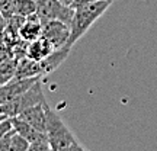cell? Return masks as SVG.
<instances>
[{"instance_id":"15","label":"cell","mask_w":157,"mask_h":151,"mask_svg":"<svg viewBox=\"0 0 157 151\" xmlns=\"http://www.w3.org/2000/svg\"><path fill=\"white\" fill-rule=\"evenodd\" d=\"M29 142L28 140H25L22 135H19L13 129V134L10 138V144H9V150L7 151H28Z\"/></svg>"},{"instance_id":"4","label":"cell","mask_w":157,"mask_h":151,"mask_svg":"<svg viewBox=\"0 0 157 151\" xmlns=\"http://www.w3.org/2000/svg\"><path fill=\"white\" fill-rule=\"evenodd\" d=\"M36 15L42 23L47 21H60L70 26L74 9L64 6L58 0H36Z\"/></svg>"},{"instance_id":"9","label":"cell","mask_w":157,"mask_h":151,"mask_svg":"<svg viewBox=\"0 0 157 151\" xmlns=\"http://www.w3.org/2000/svg\"><path fill=\"white\" fill-rule=\"evenodd\" d=\"M42 35V22L36 13L25 19L23 25L19 29V38L26 42H32Z\"/></svg>"},{"instance_id":"20","label":"cell","mask_w":157,"mask_h":151,"mask_svg":"<svg viewBox=\"0 0 157 151\" xmlns=\"http://www.w3.org/2000/svg\"><path fill=\"white\" fill-rule=\"evenodd\" d=\"M6 26H7V19H6V17L2 15V12H0V34L6 29Z\"/></svg>"},{"instance_id":"8","label":"cell","mask_w":157,"mask_h":151,"mask_svg":"<svg viewBox=\"0 0 157 151\" xmlns=\"http://www.w3.org/2000/svg\"><path fill=\"white\" fill-rule=\"evenodd\" d=\"M70 50H71L70 47L64 45V47H61V48L54 50L48 57H45L44 60L38 61L39 62V70H41V76L44 77V76H47V74L56 71L57 68L60 67L63 62L67 60L68 54H70Z\"/></svg>"},{"instance_id":"18","label":"cell","mask_w":157,"mask_h":151,"mask_svg":"<svg viewBox=\"0 0 157 151\" xmlns=\"http://www.w3.org/2000/svg\"><path fill=\"white\" fill-rule=\"evenodd\" d=\"M12 118H6V119H0V138L5 134H7L9 131H12Z\"/></svg>"},{"instance_id":"1","label":"cell","mask_w":157,"mask_h":151,"mask_svg":"<svg viewBox=\"0 0 157 151\" xmlns=\"http://www.w3.org/2000/svg\"><path fill=\"white\" fill-rule=\"evenodd\" d=\"M111 3L103 0H96L87 5H83L74 9V15L70 23V36L67 41V47H73L80 38L90 29V26L108 10Z\"/></svg>"},{"instance_id":"3","label":"cell","mask_w":157,"mask_h":151,"mask_svg":"<svg viewBox=\"0 0 157 151\" xmlns=\"http://www.w3.org/2000/svg\"><path fill=\"white\" fill-rule=\"evenodd\" d=\"M45 102H47V99H45L44 89H42V78H39L25 93H22L21 96L15 97L13 100L7 102L5 105H0V115L3 119L15 118L25 109L34 106V105H38V103H45Z\"/></svg>"},{"instance_id":"24","label":"cell","mask_w":157,"mask_h":151,"mask_svg":"<svg viewBox=\"0 0 157 151\" xmlns=\"http://www.w3.org/2000/svg\"><path fill=\"white\" fill-rule=\"evenodd\" d=\"M0 119H3V118H2V115H0Z\"/></svg>"},{"instance_id":"10","label":"cell","mask_w":157,"mask_h":151,"mask_svg":"<svg viewBox=\"0 0 157 151\" xmlns=\"http://www.w3.org/2000/svg\"><path fill=\"white\" fill-rule=\"evenodd\" d=\"M12 126L19 135H22L25 140H28V142H39V141H48V137L45 132H41L38 129H35L34 126H31L28 123L19 119L17 116L12 118Z\"/></svg>"},{"instance_id":"21","label":"cell","mask_w":157,"mask_h":151,"mask_svg":"<svg viewBox=\"0 0 157 151\" xmlns=\"http://www.w3.org/2000/svg\"><path fill=\"white\" fill-rule=\"evenodd\" d=\"M71 150H73V151H86V150L83 148V147H82L80 144H78L77 141H76V142H74L73 145H71Z\"/></svg>"},{"instance_id":"7","label":"cell","mask_w":157,"mask_h":151,"mask_svg":"<svg viewBox=\"0 0 157 151\" xmlns=\"http://www.w3.org/2000/svg\"><path fill=\"white\" fill-rule=\"evenodd\" d=\"M47 103V102H45ZM45 103H38L34 106L25 109L17 115L19 119H22L25 122L34 126L35 129H38L41 132H45L47 128V121H45Z\"/></svg>"},{"instance_id":"11","label":"cell","mask_w":157,"mask_h":151,"mask_svg":"<svg viewBox=\"0 0 157 151\" xmlns=\"http://www.w3.org/2000/svg\"><path fill=\"white\" fill-rule=\"evenodd\" d=\"M56 50L52 44L48 39H45L44 36H39L38 39H35L32 42H28V50H26V57L32 58L35 61H41L45 57H48Z\"/></svg>"},{"instance_id":"19","label":"cell","mask_w":157,"mask_h":151,"mask_svg":"<svg viewBox=\"0 0 157 151\" xmlns=\"http://www.w3.org/2000/svg\"><path fill=\"white\" fill-rule=\"evenodd\" d=\"M92 2H96V0H74L73 5H71V7L76 9V7H80V6L87 5V3H92Z\"/></svg>"},{"instance_id":"16","label":"cell","mask_w":157,"mask_h":151,"mask_svg":"<svg viewBox=\"0 0 157 151\" xmlns=\"http://www.w3.org/2000/svg\"><path fill=\"white\" fill-rule=\"evenodd\" d=\"M16 6L17 0H0V12L6 19L12 17L16 13Z\"/></svg>"},{"instance_id":"13","label":"cell","mask_w":157,"mask_h":151,"mask_svg":"<svg viewBox=\"0 0 157 151\" xmlns=\"http://www.w3.org/2000/svg\"><path fill=\"white\" fill-rule=\"evenodd\" d=\"M17 67V58L16 57H10L0 64V86L6 84L15 77Z\"/></svg>"},{"instance_id":"14","label":"cell","mask_w":157,"mask_h":151,"mask_svg":"<svg viewBox=\"0 0 157 151\" xmlns=\"http://www.w3.org/2000/svg\"><path fill=\"white\" fill-rule=\"evenodd\" d=\"M34 13H36V0H17L15 15L28 17L31 15H34Z\"/></svg>"},{"instance_id":"12","label":"cell","mask_w":157,"mask_h":151,"mask_svg":"<svg viewBox=\"0 0 157 151\" xmlns=\"http://www.w3.org/2000/svg\"><path fill=\"white\" fill-rule=\"evenodd\" d=\"M36 76H41L38 61H35V60H32V58H29L26 55L17 60V67H16L15 77L26 78V77H36Z\"/></svg>"},{"instance_id":"22","label":"cell","mask_w":157,"mask_h":151,"mask_svg":"<svg viewBox=\"0 0 157 151\" xmlns=\"http://www.w3.org/2000/svg\"><path fill=\"white\" fill-rule=\"evenodd\" d=\"M58 2H60V3H63L64 6H70V7H71V5H73L74 0H58Z\"/></svg>"},{"instance_id":"17","label":"cell","mask_w":157,"mask_h":151,"mask_svg":"<svg viewBox=\"0 0 157 151\" xmlns=\"http://www.w3.org/2000/svg\"><path fill=\"white\" fill-rule=\"evenodd\" d=\"M28 151H52L48 141H39V142H31Z\"/></svg>"},{"instance_id":"2","label":"cell","mask_w":157,"mask_h":151,"mask_svg":"<svg viewBox=\"0 0 157 151\" xmlns=\"http://www.w3.org/2000/svg\"><path fill=\"white\" fill-rule=\"evenodd\" d=\"M45 121H47L45 134L48 137V142H50L52 151H60L63 148H67L77 141L74 134L70 131V128L64 123L61 116L54 109H51L48 103H45Z\"/></svg>"},{"instance_id":"6","label":"cell","mask_w":157,"mask_h":151,"mask_svg":"<svg viewBox=\"0 0 157 151\" xmlns=\"http://www.w3.org/2000/svg\"><path fill=\"white\" fill-rule=\"evenodd\" d=\"M45 39H48L54 48H61L67 45L68 36H70V26L67 23L60 21H47L42 23V35Z\"/></svg>"},{"instance_id":"5","label":"cell","mask_w":157,"mask_h":151,"mask_svg":"<svg viewBox=\"0 0 157 151\" xmlns=\"http://www.w3.org/2000/svg\"><path fill=\"white\" fill-rule=\"evenodd\" d=\"M39 78H42V77L41 76L26 77V78L13 77L10 81H7L3 86H0V105H5L7 102L13 100L15 97L21 96L22 93H25L32 84L38 81Z\"/></svg>"},{"instance_id":"23","label":"cell","mask_w":157,"mask_h":151,"mask_svg":"<svg viewBox=\"0 0 157 151\" xmlns=\"http://www.w3.org/2000/svg\"><path fill=\"white\" fill-rule=\"evenodd\" d=\"M103 2H108V3H112L113 0H103Z\"/></svg>"}]
</instances>
